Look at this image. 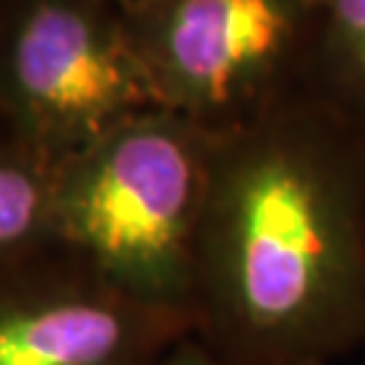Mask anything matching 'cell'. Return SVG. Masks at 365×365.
Here are the masks:
<instances>
[{
  "label": "cell",
  "mask_w": 365,
  "mask_h": 365,
  "mask_svg": "<svg viewBox=\"0 0 365 365\" xmlns=\"http://www.w3.org/2000/svg\"><path fill=\"white\" fill-rule=\"evenodd\" d=\"M312 90L365 122V0H314Z\"/></svg>",
  "instance_id": "cell-6"
},
{
  "label": "cell",
  "mask_w": 365,
  "mask_h": 365,
  "mask_svg": "<svg viewBox=\"0 0 365 365\" xmlns=\"http://www.w3.org/2000/svg\"><path fill=\"white\" fill-rule=\"evenodd\" d=\"M157 106L225 135L312 90L314 0L122 6Z\"/></svg>",
  "instance_id": "cell-3"
},
{
  "label": "cell",
  "mask_w": 365,
  "mask_h": 365,
  "mask_svg": "<svg viewBox=\"0 0 365 365\" xmlns=\"http://www.w3.org/2000/svg\"><path fill=\"white\" fill-rule=\"evenodd\" d=\"M114 3H117L119 9H122V6H133V3H138V0H114Z\"/></svg>",
  "instance_id": "cell-9"
},
{
  "label": "cell",
  "mask_w": 365,
  "mask_h": 365,
  "mask_svg": "<svg viewBox=\"0 0 365 365\" xmlns=\"http://www.w3.org/2000/svg\"><path fill=\"white\" fill-rule=\"evenodd\" d=\"M160 108L114 0H0V135L46 165Z\"/></svg>",
  "instance_id": "cell-4"
},
{
  "label": "cell",
  "mask_w": 365,
  "mask_h": 365,
  "mask_svg": "<svg viewBox=\"0 0 365 365\" xmlns=\"http://www.w3.org/2000/svg\"><path fill=\"white\" fill-rule=\"evenodd\" d=\"M155 365H238V363L227 360L217 349H211L195 330H190L176 344H170L168 349L160 354V360Z\"/></svg>",
  "instance_id": "cell-8"
},
{
  "label": "cell",
  "mask_w": 365,
  "mask_h": 365,
  "mask_svg": "<svg viewBox=\"0 0 365 365\" xmlns=\"http://www.w3.org/2000/svg\"><path fill=\"white\" fill-rule=\"evenodd\" d=\"M192 319L238 365L365 344V122L306 90L217 135Z\"/></svg>",
  "instance_id": "cell-1"
},
{
  "label": "cell",
  "mask_w": 365,
  "mask_h": 365,
  "mask_svg": "<svg viewBox=\"0 0 365 365\" xmlns=\"http://www.w3.org/2000/svg\"><path fill=\"white\" fill-rule=\"evenodd\" d=\"M190 330L54 244L0 260V365H155Z\"/></svg>",
  "instance_id": "cell-5"
},
{
  "label": "cell",
  "mask_w": 365,
  "mask_h": 365,
  "mask_svg": "<svg viewBox=\"0 0 365 365\" xmlns=\"http://www.w3.org/2000/svg\"><path fill=\"white\" fill-rule=\"evenodd\" d=\"M54 170L0 135V260L52 244Z\"/></svg>",
  "instance_id": "cell-7"
},
{
  "label": "cell",
  "mask_w": 365,
  "mask_h": 365,
  "mask_svg": "<svg viewBox=\"0 0 365 365\" xmlns=\"http://www.w3.org/2000/svg\"><path fill=\"white\" fill-rule=\"evenodd\" d=\"M214 141L165 108L125 119L57 165L49 241L122 295L192 319Z\"/></svg>",
  "instance_id": "cell-2"
}]
</instances>
